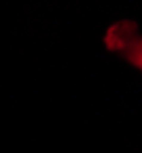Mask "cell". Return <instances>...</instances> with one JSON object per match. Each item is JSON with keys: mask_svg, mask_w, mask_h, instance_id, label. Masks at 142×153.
I'll return each instance as SVG.
<instances>
[{"mask_svg": "<svg viewBox=\"0 0 142 153\" xmlns=\"http://www.w3.org/2000/svg\"><path fill=\"white\" fill-rule=\"evenodd\" d=\"M119 34H110L112 47L125 57L129 64L142 70V36L138 34H125V30H117Z\"/></svg>", "mask_w": 142, "mask_h": 153, "instance_id": "1", "label": "cell"}]
</instances>
